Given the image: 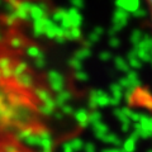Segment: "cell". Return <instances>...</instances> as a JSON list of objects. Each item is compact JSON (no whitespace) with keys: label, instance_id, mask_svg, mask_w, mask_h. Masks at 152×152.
Here are the masks:
<instances>
[{"label":"cell","instance_id":"1","mask_svg":"<svg viewBox=\"0 0 152 152\" xmlns=\"http://www.w3.org/2000/svg\"><path fill=\"white\" fill-rule=\"evenodd\" d=\"M145 1V5L147 9V15H148V22H150V26H151V29H152V0H143Z\"/></svg>","mask_w":152,"mask_h":152}]
</instances>
